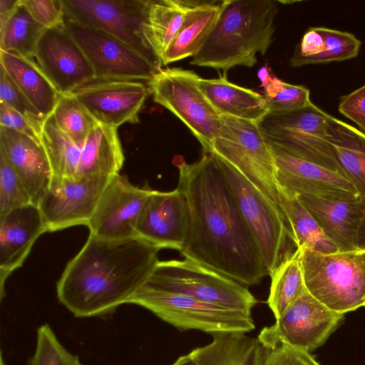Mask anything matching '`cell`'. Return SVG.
I'll return each mask as SVG.
<instances>
[{"label": "cell", "mask_w": 365, "mask_h": 365, "mask_svg": "<svg viewBox=\"0 0 365 365\" xmlns=\"http://www.w3.org/2000/svg\"><path fill=\"white\" fill-rule=\"evenodd\" d=\"M253 365L321 364L310 353L294 349L287 344H264L257 341Z\"/></svg>", "instance_id": "40"}, {"label": "cell", "mask_w": 365, "mask_h": 365, "mask_svg": "<svg viewBox=\"0 0 365 365\" xmlns=\"http://www.w3.org/2000/svg\"><path fill=\"white\" fill-rule=\"evenodd\" d=\"M198 86L220 116L258 123L269 113L264 96L230 82L226 73L217 78H200Z\"/></svg>", "instance_id": "24"}, {"label": "cell", "mask_w": 365, "mask_h": 365, "mask_svg": "<svg viewBox=\"0 0 365 365\" xmlns=\"http://www.w3.org/2000/svg\"><path fill=\"white\" fill-rule=\"evenodd\" d=\"M224 1L186 0L188 9L177 34L162 56V66L193 57L200 51L216 24Z\"/></svg>", "instance_id": "23"}, {"label": "cell", "mask_w": 365, "mask_h": 365, "mask_svg": "<svg viewBox=\"0 0 365 365\" xmlns=\"http://www.w3.org/2000/svg\"><path fill=\"white\" fill-rule=\"evenodd\" d=\"M187 9L186 0H149L143 25V35L160 63L162 56L177 34Z\"/></svg>", "instance_id": "28"}, {"label": "cell", "mask_w": 365, "mask_h": 365, "mask_svg": "<svg viewBox=\"0 0 365 365\" xmlns=\"http://www.w3.org/2000/svg\"><path fill=\"white\" fill-rule=\"evenodd\" d=\"M329 143L341 173L365 198V133L331 115Z\"/></svg>", "instance_id": "27"}, {"label": "cell", "mask_w": 365, "mask_h": 365, "mask_svg": "<svg viewBox=\"0 0 365 365\" xmlns=\"http://www.w3.org/2000/svg\"><path fill=\"white\" fill-rule=\"evenodd\" d=\"M269 145L274 158L276 178L279 189L296 196L341 192L357 194L350 181L339 171Z\"/></svg>", "instance_id": "21"}, {"label": "cell", "mask_w": 365, "mask_h": 365, "mask_svg": "<svg viewBox=\"0 0 365 365\" xmlns=\"http://www.w3.org/2000/svg\"><path fill=\"white\" fill-rule=\"evenodd\" d=\"M0 100L24 116L41 138L46 120L14 83L4 68L0 67Z\"/></svg>", "instance_id": "39"}, {"label": "cell", "mask_w": 365, "mask_h": 365, "mask_svg": "<svg viewBox=\"0 0 365 365\" xmlns=\"http://www.w3.org/2000/svg\"><path fill=\"white\" fill-rule=\"evenodd\" d=\"M190 222L187 199L178 187L172 191L155 190L140 216L137 236L156 247L179 252L185 240Z\"/></svg>", "instance_id": "18"}, {"label": "cell", "mask_w": 365, "mask_h": 365, "mask_svg": "<svg viewBox=\"0 0 365 365\" xmlns=\"http://www.w3.org/2000/svg\"><path fill=\"white\" fill-rule=\"evenodd\" d=\"M21 2L33 19L46 29L64 21L60 0H21Z\"/></svg>", "instance_id": "41"}, {"label": "cell", "mask_w": 365, "mask_h": 365, "mask_svg": "<svg viewBox=\"0 0 365 365\" xmlns=\"http://www.w3.org/2000/svg\"><path fill=\"white\" fill-rule=\"evenodd\" d=\"M171 365H198L197 361L192 356L191 352L186 355L180 356L173 364Z\"/></svg>", "instance_id": "45"}, {"label": "cell", "mask_w": 365, "mask_h": 365, "mask_svg": "<svg viewBox=\"0 0 365 365\" xmlns=\"http://www.w3.org/2000/svg\"><path fill=\"white\" fill-rule=\"evenodd\" d=\"M0 126L13 129L41 141V138L31 123L20 113L0 102Z\"/></svg>", "instance_id": "43"}, {"label": "cell", "mask_w": 365, "mask_h": 365, "mask_svg": "<svg viewBox=\"0 0 365 365\" xmlns=\"http://www.w3.org/2000/svg\"><path fill=\"white\" fill-rule=\"evenodd\" d=\"M159 250L139 237L109 240L89 235L58 279L57 297L77 317L112 312L144 285Z\"/></svg>", "instance_id": "2"}, {"label": "cell", "mask_w": 365, "mask_h": 365, "mask_svg": "<svg viewBox=\"0 0 365 365\" xmlns=\"http://www.w3.org/2000/svg\"><path fill=\"white\" fill-rule=\"evenodd\" d=\"M300 202L340 252L358 250L364 200L356 193L300 195Z\"/></svg>", "instance_id": "19"}, {"label": "cell", "mask_w": 365, "mask_h": 365, "mask_svg": "<svg viewBox=\"0 0 365 365\" xmlns=\"http://www.w3.org/2000/svg\"><path fill=\"white\" fill-rule=\"evenodd\" d=\"M113 176L74 180L53 175L38 205L48 232L87 225Z\"/></svg>", "instance_id": "14"}, {"label": "cell", "mask_w": 365, "mask_h": 365, "mask_svg": "<svg viewBox=\"0 0 365 365\" xmlns=\"http://www.w3.org/2000/svg\"><path fill=\"white\" fill-rule=\"evenodd\" d=\"M144 285L250 314L257 304L244 285L185 258L158 261Z\"/></svg>", "instance_id": "7"}, {"label": "cell", "mask_w": 365, "mask_h": 365, "mask_svg": "<svg viewBox=\"0 0 365 365\" xmlns=\"http://www.w3.org/2000/svg\"><path fill=\"white\" fill-rule=\"evenodd\" d=\"M257 345V339L247 334L222 333L190 352L198 365H253Z\"/></svg>", "instance_id": "30"}, {"label": "cell", "mask_w": 365, "mask_h": 365, "mask_svg": "<svg viewBox=\"0 0 365 365\" xmlns=\"http://www.w3.org/2000/svg\"><path fill=\"white\" fill-rule=\"evenodd\" d=\"M21 0H0V27L14 13Z\"/></svg>", "instance_id": "44"}, {"label": "cell", "mask_w": 365, "mask_h": 365, "mask_svg": "<svg viewBox=\"0 0 365 365\" xmlns=\"http://www.w3.org/2000/svg\"><path fill=\"white\" fill-rule=\"evenodd\" d=\"M48 232L38 206L30 203L0 215V297L9 275L21 267L36 240Z\"/></svg>", "instance_id": "20"}, {"label": "cell", "mask_w": 365, "mask_h": 365, "mask_svg": "<svg viewBox=\"0 0 365 365\" xmlns=\"http://www.w3.org/2000/svg\"><path fill=\"white\" fill-rule=\"evenodd\" d=\"M125 160L117 128L98 124L90 133L81 152L78 180L120 173Z\"/></svg>", "instance_id": "26"}, {"label": "cell", "mask_w": 365, "mask_h": 365, "mask_svg": "<svg viewBox=\"0 0 365 365\" xmlns=\"http://www.w3.org/2000/svg\"><path fill=\"white\" fill-rule=\"evenodd\" d=\"M153 191L134 185L120 173L114 175L86 225L89 235L109 240L138 237L140 216Z\"/></svg>", "instance_id": "16"}, {"label": "cell", "mask_w": 365, "mask_h": 365, "mask_svg": "<svg viewBox=\"0 0 365 365\" xmlns=\"http://www.w3.org/2000/svg\"><path fill=\"white\" fill-rule=\"evenodd\" d=\"M279 204L291 229L298 250L308 249L322 253L339 251L335 245L300 202L297 196L279 189Z\"/></svg>", "instance_id": "29"}, {"label": "cell", "mask_w": 365, "mask_h": 365, "mask_svg": "<svg viewBox=\"0 0 365 365\" xmlns=\"http://www.w3.org/2000/svg\"><path fill=\"white\" fill-rule=\"evenodd\" d=\"M71 93L99 124L118 128L139 122L138 113L150 91L141 81L94 78Z\"/></svg>", "instance_id": "15"}, {"label": "cell", "mask_w": 365, "mask_h": 365, "mask_svg": "<svg viewBox=\"0 0 365 365\" xmlns=\"http://www.w3.org/2000/svg\"><path fill=\"white\" fill-rule=\"evenodd\" d=\"M330 117L312 103L290 113H268L257 123L269 145L341 173L329 143Z\"/></svg>", "instance_id": "10"}, {"label": "cell", "mask_w": 365, "mask_h": 365, "mask_svg": "<svg viewBox=\"0 0 365 365\" xmlns=\"http://www.w3.org/2000/svg\"><path fill=\"white\" fill-rule=\"evenodd\" d=\"M322 28L325 40L324 49L321 53L304 61L302 66L341 61L358 56L361 43L354 34L336 29Z\"/></svg>", "instance_id": "37"}, {"label": "cell", "mask_w": 365, "mask_h": 365, "mask_svg": "<svg viewBox=\"0 0 365 365\" xmlns=\"http://www.w3.org/2000/svg\"><path fill=\"white\" fill-rule=\"evenodd\" d=\"M344 315L331 310L307 291L274 324L264 327L257 339L262 344L282 343L311 353L327 341Z\"/></svg>", "instance_id": "13"}, {"label": "cell", "mask_w": 365, "mask_h": 365, "mask_svg": "<svg viewBox=\"0 0 365 365\" xmlns=\"http://www.w3.org/2000/svg\"><path fill=\"white\" fill-rule=\"evenodd\" d=\"M364 307H365V304H364Z\"/></svg>", "instance_id": "49"}, {"label": "cell", "mask_w": 365, "mask_h": 365, "mask_svg": "<svg viewBox=\"0 0 365 365\" xmlns=\"http://www.w3.org/2000/svg\"><path fill=\"white\" fill-rule=\"evenodd\" d=\"M200 77L192 70L160 68L148 82L153 100L180 119L201 144L211 151L221 120L198 86Z\"/></svg>", "instance_id": "9"}, {"label": "cell", "mask_w": 365, "mask_h": 365, "mask_svg": "<svg viewBox=\"0 0 365 365\" xmlns=\"http://www.w3.org/2000/svg\"><path fill=\"white\" fill-rule=\"evenodd\" d=\"M214 155L257 244L267 275L271 276L297 250H294L297 246L285 215L281 207L235 168Z\"/></svg>", "instance_id": "4"}, {"label": "cell", "mask_w": 365, "mask_h": 365, "mask_svg": "<svg viewBox=\"0 0 365 365\" xmlns=\"http://www.w3.org/2000/svg\"><path fill=\"white\" fill-rule=\"evenodd\" d=\"M29 365H84L78 356L71 354L59 341L47 324L38 327L35 352Z\"/></svg>", "instance_id": "36"}, {"label": "cell", "mask_w": 365, "mask_h": 365, "mask_svg": "<svg viewBox=\"0 0 365 365\" xmlns=\"http://www.w3.org/2000/svg\"><path fill=\"white\" fill-rule=\"evenodd\" d=\"M220 120L219 133L209 152L232 165L280 207L274 158L258 123L224 115Z\"/></svg>", "instance_id": "8"}, {"label": "cell", "mask_w": 365, "mask_h": 365, "mask_svg": "<svg viewBox=\"0 0 365 365\" xmlns=\"http://www.w3.org/2000/svg\"><path fill=\"white\" fill-rule=\"evenodd\" d=\"M270 113H286L311 106L310 91L300 85L286 83L270 75L266 66L258 71Z\"/></svg>", "instance_id": "34"}, {"label": "cell", "mask_w": 365, "mask_h": 365, "mask_svg": "<svg viewBox=\"0 0 365 365\" xmlns=\"http://www.w3.org/2000/svg\"><path fill=\"white\" fill-rule=\"evenodd\" d=\"M275 0H225L220 16L190 65L226 73L235 66L252 67L264 55L275 31Z\"/></svg>", "instance_id": "3"}, {"label": "cell", "mask_w": 365, "mask_h": 365, "mask_svg": "<svg viewBox=\"0 0 365 365\" xmlns=\"http://www.w3.org/2000/svg\"><path fill=\"white\" fill-rule=\"evenodd\" d=\"M30 203L31 197L20 177L0 153V215Z\"/></svg>", "instance_id": "38"}, {"label": "cell", "mask_w": 365, "mask_h": 365, "mask_svg": "<svg viewBox=\"0 0 365 365\" xmlns=\"http://www.w3.org/2000/svg\"><path fill=\"white\" fill-rule=\"evenodd\" d=\"M64 24L90 62L95 78L148 82L160 68L104 31L65 16Z\"/></svg>", "instance_id": "12"}, {"label": "cell", "mask_w": 365, "mask_h": 365, "mask_svg": "<svg viewBox=\"0 0 365 365\" xmlns=\"http://www.w3.org/2000/svg\"><path fill=\"white\" fill-rule=\"evenodd\" d=\"M52 115L58 128L81 148L98 124L72 93L61 96Z\"/></svg>", "instance_id": "35"}, {"label": "cell", "mask_w": 365, "mask_h": 365, "mask_svg": "<svg viewBox=\"0 0 365 365\" xmlns=\"http://www.w3.org/2000/svg\"><path fill=\"white\" fill-rule=\"evenodd\" d=\"M299 251L305 285L314 297L342 314L364 307L365 258L359 250L332 253Z\"/></svg>", "instance_id": "5"}, {"label": "cell", "mask_w": 365, "mask_h": 365, "mask_svg": "<svg viewBox=\"0 0 365 365\" xmlns=\"http://www.w3.org/2000/svg\"><path fill=\"white\" fill-rule=\"evenodd\" d=\"M41 141L48 155L53 175L78 180L82 148L58 128L52 115L43 124Z\"/></svg>", "instance_id": "33"}, {"label": "cell", "mask_w": 365, "mask_h": 365, "mask_svg": "<svg viewBox=\"0 0 365 365\" xmlns=\"http://www.w3.org/2000/svg\"><path fill=\"white\" fill-rule=\"evenodd\" d=\"M1 66L45 118L51 116L61 96L33 59L0 51Z\"/></svg>", "instance_id": "25"}, {"label": "cell", "mask_w": 365, "mask_h": 365, "mask_svg": "<svg viewBox=\"0 0 365 365\" xmlns=\"http://www.w3.org/2000/svg\"><path fill=\"white\" fill-rule=\"evenodd\" d=\"M38 65L56 89L69 94L95 78L93 69L63 22L47 28L37 44Z\"/></svg>", "instance_id": "17"}, {"label": "cell", "mask_w": 365, "mask_h": 365, "mask_svg": "<svg viewBox=\"0 0 365 365\" xmlns=\"http://www.w3.org/2000/svg\"><path fill=\"white\" fill-rule=\"evenodd\" d=\"M177 167L190 210L181 255L244 286L259 284L264 264L214 153L192 163L180 158Z\"/></svg>", "instance_id": "1"}, {"label": "cell", "mask_w": 365, "mask_h": 365, "mask_svg": "<svg viewBox=\"0 0 365 365\" xmlns=\"http://www.w3.org/2000/svg\"><path fill=\"white\" fill-rule=\"evenodd\" d=\"M364 214L358 236V250L365 249V198Z\"/></svg>", "instance_id": "46"}, {"label": "cell", "mask_w": 365, "mask_h": 365, "mask_svg": "<svg viewBox=\"0 0 365 365\" xmlns=\"http://www.w3.org/2000/svg\"><path fill=\"white\" fill-rule=\"evenodd\" d=\"M46 29L33 19L21 0L9 19L0 27V51L33 59Z\"/></svg>", "instance_id": "32"}, {"label": "cell", "mask_w": 365, "mask_h": 365, "mask_svg": "<svg viewBox=\"0 0 365 365\" xmlns=\"http://www.w3.org/2000/svg\"><path fill=\"white\" fill-rule=\"evenodd\" d=\"M270 277L267 304L276 319L307 292L299 250L297 249Z\"/></svg>", "instance_id": "31"}, {"label": "cell", "mask_w": 365, "mask_h": 365, "mask_svg": "<svg viewBox=\"0 0 365 365\" xmlns=\"http://www.w3.org/2000/svg\"><path fill=\"white\" fill-rule=\"evenodd\" d=\"M359 251L361 252V254L363 255V257L365 258V249L359 250Z\"/></svg>", "instance_id": "48"}, {"label": "cell", "mask_w": 365, "mask_h": 365, "mask_svg": "<svg viewBox=\"0 0 365 365\" xmlns=\"http://www.w3.org/2000/svg\"><path fill=\"white\" fill-rule=\"evenodd\" d=\"M0 365H5V363H4V358H3L2 352H1Z\"/></svg>", "instance_id": "47"}, {"label": "cell", "mask_w": 365, "mask_h": 365, "mask_svg": "<svg viewBox=\"0 0 365 365\" xmlns=\"http://www.w3.org/2000/svg\"><path fill=\"white\" fill-rule=\"evenodd\" d=\"M64 16L125 43L158 68L143 31L149 0H60Z\"/></svg>", "instance_id": "11"}, {"label": "cell", "mask_w": 365, "mask_h": 365, "mask_svg": "<svg viewBox=\"0 0 365 365\" xmlns=\"http://www.w3.org/2000/svg\"><path fill=\"white\" fill-rule=\"evenodd\" d=\"M338 110L365 133V84L341 97Z\"/></svg>", "instance_id": "42"}, {"label": "cell", "mask_w": 365, "mask_h": 365, "mask_svg": "<svg viewBox=\"0 0 365 365\" xmlns=\"http://www.w3.org/2000/svg\"><path fill=\"white\" fill-rule=\"evenodd\" d=\"M0 153L20 177L31 202L38 206L53 177L50 162L41 142L13 129L0 126Z\"/></svg>", "instance_id": "22"}, {"label": "cell", "mask_w": 365, "mask_h": 365, "mask_svg": "<svg viewBox=\"0 0 365 365\" xmlns=\"http://www.w3.org/2000/svg\"><path fill=\"white\" fill-rule=\"evenodd\" d=\"M143 307L179 330L212 335L247 334L255 328L250 313L211 304L194 297L143 285L128 302Z\"/></svg>", "instance_id": "6"}]
</instances>
